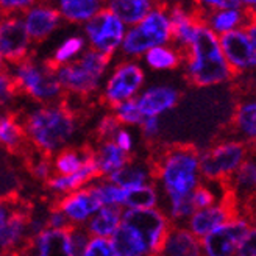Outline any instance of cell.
<instances>
[{"instance_id":"obj_1","label":"cell","mask_w":256,"mask_h":256,"mask_svg":"<svg viewBox=\"0 0 256 256\" xmlns=\"http://www.w3.org/2000/svg\"><path fill=\"white\" fill-rule=\"evenodd\" d=\"M19 118L28 144L47 156L66 148L76 132V111L64 98L40 105Z\"/></svg>"},{"instance_id":"obj_2","label":"cell","mask_w":256,"mask_h":256,"mask_svg":"<svg viewBox=\"0 0 256 256\" xmlns=\"http://www.w3.org/2000/svg\"><path fill=\"white\" fill-rule=\"evenodd\" d=\"M198 155L200 152L190 146H172L150 162L153 180L160 184L166 202L189 197L203 182Z\"/></svg>"},{"instance_id":"obj_3","label":"cell","mask_w":256,"mask_h":256,"mask_svg":"<svg viewBox=\"0 0 256 256\" xmlns=\"http://www.w3.org/2000/svg\"><path fill=\"white\" fill-rule=\"evenodd\" d=\"M183 66L188 80L198 88L222 84L234 76L222 55L219 36L203 22L198 25L194 40L184 52Z\"/></svg>"},{"instance_id":"obj_4","label":"cell","mask_w":256,"mask_h":256,"mask_svg":"<svg viewBox=\"0 0 256 256\" xmlns=\"http://www.w3.org/2000/svg\"><path fill=\"white\" fill-rule=\"evenodd\" d=\"M16 88V92L25 94L40 105L56 104L62 98V89L56 74L47 61H36L33 56L25 58L14 66L5 68Z\"/></svg>"},{"instance_id":"obj_5","label":"cell","mask_w":256,"mask_h":256,"mask_svg":"<svg viewBox=\"0 0 256 256\" xmlns=\"http://www.w3.org/2000/svg\"><path fill=\"white\" fill-rule=\"evenodd\" d=\"M111 58L88 48L75 61L60 66L55 74L62 89L76 98H89L96 94L108 70Z\"/></svg>"},{"instance_id":"obj_6","label":"cell","mask_w":256,"mask_h":256,"mask_svg":"<svg viewBox=\"0 0 256 256\" xmlns=\"http://www.w3.org/2000/svg\"><path fill=\"white\" fill-rule=\"evenodd\" d=\"M172 30L166 5H153L148 14L124 36L120 54L126 60L144 56L150 48L170 44Z\"/></svg>"},{"instance_id":"obj_7","label":"cell","mask_w":256,"mask_h":256,"mask_svg":"<svg viewBox=\"0 0 256 256\" xmlns=\"http://www.w3.org/2000/svg\"><path fill=\"white\" fill-rule=\"evenodd\" d=\"M248 158V147L240 139L220 140L200 152V175L208 183L225 184L239 166Z\"/></svg>"},{"instance_id":"obj_8","label":"cell","mask_w":256,"mask_h":256,"mask_svg":"<svg viewBox=\"0 0 256 256\" xmlns=\"http://www.w3.org/2000/svg\"><path fill=\"white\" fill-rule=\"evenodd\" d=\"M146 83V72L134 60H124L112 69L102 92V102L111 110L122 102L138 97Z\"/></svg>"},{"instance_id":"obj_9","label":"cell","mask_w":256,"mask_h":256,"mask_svg":"<svg viewBox=\"0 0 256 256\" xmlns=\"http://www.w3.org/2000/svg\"><path fill=\"white\" fill-rule=\"evenodd\" d=\"M144 240L152 256H156L164 238L172 226L169 217L161 208L152 210H125L122 212V222Z\"/></svg>"},{"instance_id":"obj_10","label":"cell","mask_w":256,"mask_h":256,"mask_svg":"<svg viewBox=\"0 0 256 256\" xmlns=\"http://www.w3.org/2000/svg\"><path fill=\"white\" fill-rule=\"evenodd\" d=\"M83 30L88 38L91 48L96 52L112 58L122 46L125 36V25L104 6L97 14L83 24Z\"/></svg>"},{"instance_id":"obj_11","label":"cell","mask_w":256,"mask_h":256,"mask_svg":"<svg viewBox=\"0 0 256 256\" xmlns=\"http://www.w3.org/2000/svg\"><path fill=\"white\" fill-rule=\"evenodd\" d=\"M253 219L238 212L222 226L202 239L203 256H236L238 247L250 232Z\"/></svg>"},{"instance_id":"obj_12","label":"cell","mask_w":256,"mask_h":256,"mask_svg":"<svg viewBox=\"0 0 256 256\" xmlns=\"http://www.w3.org/2000/svg\"><path fill=\"white\" fill-rule=\"evenodd\" d=\"M32 40L25 28L22 14H0V56L8 64L24 61L30 56Z\"/></svg>"},{"instance_id":"obj_13","label":"cell","mask_w":256,"mask_h":256,"mask_svg":"<svg viewBox=\"0 0 256 256\" xmlns=\"http://www.w3.org/2000/svg\"><path fill=\"white\" fill-rule=\"evenodd\" d=\"M52 206L62 212L70 225H86L89 219L104 206L94 184H88L68 196L58 197Z\"/></svg>"},{"instance_id":"obj_14","label":"cell","mask_w":256,"mask_h":256,"mask_svg":"<svg viewBox=\"0 0 256 256\" xmlns=\"http://www.w3.org/2000/svg\"><path fill=\"white\" fill-rule=\"evenodd\" d=\"M236 214V202L228 196L208 208L197 210L189 217L184 225L192 234L202 240L204 236H208L214 230L222 226Z\"/></svg>"},{"instance_id":"obj_15","label":"cell","mask_w":256,"mask_h":256,"mask_svg":"<svg viewBox=\"0 0 256 256\" xmlns=\"http://www.w3.org/2000/svg\"><path fill=\"white\" fill-rule=\"evenodd\" d=\"M222 55L233 74H244L256 69V55L244 28L219 36Z\"/></svg>"},{"instance_id":"obj_16","label":"cell","mask_w":256,"mask_h":256,"mask_svg":"<svg viewBox=\"0 0 256 256\" xmlns=\"http://www.w3.org/2000/svg\"><path fill=\"white\" fill-rule=\"evenodd\" d=\"M168 12L172 30L170 44L184 54L194 40L198 25L202 24L200 12L197 6H186L182 4L168 6Z\"/></svg>"},{"instance_id":"obj_17","label":"cell","mask_w":256,"mask_h":256,"mask_svg":"<svg viewBox=\"0 0 256 256\" xmlns=\"http://www.w3.org/2000/svg\"><path fill=\"white\" fill-rule=\"evenodd\" d=\"M20 253H27V256H74L69 228L44 230L41 234L25 242Z\"/></svg>"},{"instance_id":"obj_18","label":"cell","mask_w":256,"mask_h":256,"mask_svg":"<svg viewBox=\"0 0 256 256\" xmlns=\"http://www.w3.org/2000/svg\"><path fill=\"white\" fill-rule=\"evenodd\" d=\"M180 100L178 89L169 84H155L144 89L136 97V104L144 118H160L170 111Z\"/></svg>"},{"instance_id":"obj_19","label":"cell","mask_w":256,"mask_h":256,"mask_svg":"<svg viewBox=\"0 0 256 256\" xmlns=\"http://www.w3.org/2000/svg\"><path fill=\"white\" fill-rule=\"evenodd\" d=\"M25 28L32 41L41 42L52 34L61 22V16L55 6L50 5H32L27 11L22 12Z\"/></svg>"},{"instance_id":"obj_20","label":"cell","mask_w":256,"mask_h":256,"mask_svg":"<svg viewBox=\"0 0 256 256\" xmlns=\"http://www.w3.org/2000/svg\"><path fill=\"white\" fill-rule=\"evenodd\" d=\"M156 256H203L202 240L186 225H172Z\"/></svg>"},{"instance_id":"obj_21","label":"cell","mask_w":256,"mask_h":256,"mask_svg":"<svg viewBox=\"0 0 256 256\" xmlns=\"http://www.w3.org/2000/svg\"><path fill=\"white\" fill-rule=\"evenodd\" d=\"M198 12L202 22L217 36L244 28L247 22L252 19L246 5L242 8H226V10H216V11H204V12L198 11Z\"/></svg>"},{"instance_id":"obj_22","label":"cell","mask_w":256,"mask_h":256,"mask_svg":"<svg viewBox=\"0 0 256 256\" xmlns=\"http://www.w3.org/2000/svg\"><path fill=\"white\" fill-rule=\"evenodd\" d=\"M96 180H100V176H98V170H97V166L92 156L78 172H75L72 175H62V176L52 175L46 182V184L50 190H54L58 197H62L88 186L89 183H92Z\"/></svg>"},{"instance_id":"obj_23","label":"cell","mask_w":256,"mask_h":256,"mask_svg":"<svg viewBox=\"0 0 256 256\" xmlns=\"http://www.w3.org/2000/svg\"><path fill=\"white\" fill-rule=\"evenodd\" d=\"M228 196L236 200L256 197V156H250L239 166V169L225 183Z\"/></svg>"},{"instance_id":"obj_24","label":"cell","mask_w":256,"mask_h":256,"mask_svg":"<svg viewBox=\"0 0 256 256\" xmlns=\"http://www.w3.org/2000/svg\"><path fill=\"white\" fill-rule=\"evenodd\" d=\"M106 180H110L112 184L118 188L128 190L133 188L144 186L153 182V170L150 164H142L134 160H130L124 168L111 174Z\"/></svg>"},{"instance_id":"obj_25","label":"cell","mask_w":256,"mask_h":256,"mask_svg":"<svg viewBox=\"0 0 256 256\" xmlns=\"http://www.w3.org/2000/svg\"><path fill=\"white\" fill-rule=\"evenodd\" d=\"M130 160L132 156L124 150H120L112 140L100 142L97 148H94V161L100 178H108L111 174L124 168Z\"/></svg>"},{"instance_id":"obj_26","label":"cell","mask_w":256,"mask_h":256,"mask_svg":"<svg viewBox=\"0 0 256 256\" xmlns=\"http://www.w3.org/2000/svg\"><path fill=\"white\" fill-rule=\"evenodd\" d=\"M122 212L124 210L120 206H102L89 219L84 228L91 238L110 239L122 222Z\"/></svg>"},{"instance_id":"obj_27","label":"cell","mask_w":256,"mask_h":256,"mask_svg":"<svg viewBox=\"0 0 256 256\" xmlns=\"http://www.w3.org/2000/svg\"><path fill=\"white\" fill-rule=\"evenodd\" d=\"M28 146L20 118L14 112L0 114V147L8 152H22Z\"/></svg>"},{"instance_id":"obj_28","label":"cell","mask_w":256,"mask_h":256,"mask_svg":"<svg viewBox=\"0 0 256 256\" xmlns=\"http://www.w3.org/2000/svg\"><path fill=\"white\" fill-rule=\"evenodd\" d=\"M94 156V148L92 147H70V148H62L56 153V156L52 161V169L54 175H72L78 172L83 166Z\"/></svg>"},{"instance_id":"obj_29","label":"cell","mask_w":256,"mask_h":256,"mask_svg":"<svg viewBox=\"0 0 256 256\" xmlns=\"http://www.w3.org/2000/svg\"><path fill=\"white\" fill-rule=\"evenodd\" d=\"M110 246L116 256H152L144 240L124 224L110 238Z\"/></svg>"},{"instance_id":"obj_30","label":"cell","mask_w":256,"mask_h":256,"mask_svg":"<svg viewBox=\"0 0 256 256\" xmlns=\"http://www.w3.org/2000/svg\"><path fill=\"white\" fill-rule=\"evenodd\" d=\"M106 8L124 25L134 27L148 14L150 10L153 8V4L148 2V0H112Z\"/></svg>"},{"instance_id":"obj_31","label":"cell","mask_w":256,"mask_h":256,"mask_svg":"<svg viewBox=\"0 0 256 256\" xmlns=\"http://www.w3.org/2000/svg\"><path fill=\"white\" fill-rule=\"evenodd\" d=\"M184 54L172 44L150 48L144 55V61L152 70H175L183 64Z\"/></svg>"},{"instance_id":"obj_32","label":"cell","mask_w":256,"mask_h":256,"mask_svg":"<svg viewBox=\"0 0 256 256\" xmlns=\"http://www.w3.org/2000/svg\"><path fill=\"white\" fill-rule=\"evenodd\" d=\"M104 8L97 0H61L58 4V12L61 19L72 24H86Z\"/></svg>"},{"instance_id":"obj_33","label":"cell","mask_w":256,"mask_h":256,"mask_svg":"<svg viewBox=\"0 0 256 256\" xmlns=\"http://www.w3.org/2000/svg\"><path fill=\"white\" fill-rule=\"evenodd\" d=\"M234 126L239 139L244 142L256 140V98L240 102L234 111Z\"/></svg>"},{"instance_id":"obj_34","label":"cell","mask_w":256,"mask_h":256,"mask_svg":"<svg viewBox=\"0 0 256 256\" xmlns=\"http://www.w3.org/2000/svg\"><path fill=\"white\" fill-rule=\"evenodd\" d=\"M160 198H161V196H160V189H158L156 183H148V184H144V186L125 190L122 208L124 206L126 210H152V208H158Z\"/></svg>"},{"instance_id":"obj_35","label":"cell","mask_w":256,"mask_h":256,"mask_svg":"<svg viewBox=\"0 0 256 256\" xmlns=\"http://www.w3.org/2000/svg\"><path fill=\"white\" fill-rule=\"evenodd\" d=\"M84 46H86V40L83 36H80V34L70 36L68 40H64L56 47L54 55L46 61L48 62V66H52L54 69H58L60 66L69 64L78 58L84 52Z\"/></svg>"},{"instance_id":"obj_36","label":"cell","mask_w":256,"mask_h":256,"mask_svg":"<svg viewBox=\"0 0 256 256\" xmlns=\"http://www.w3.org/2000/svg\"><path fill=\"white\" fill-rule=\"evenodd\" d=\"M111 112L114 114V118L118 119V122L120 125H132V126H139L144 120V116L140 114L136 98L122 102L118 106H114L111 110Z\"/></svg>"},{"instance_id":"obj_37","label":"cell","mask_w":256,"mask_h":256,"mask_svg":"<svg viewBox=\"0 0 256 256\" xmlns=\"http://www.w3.org/2000/svg\"><path fill=\"white\" fill-rule=\"evenodd\" d=\"M96 190L98 194V198L104 206H120L124 202V194L125 190L118 188L116 184H112L106 178H102L97 183H94Z\"/></svg>"},{"instance_id":"obj_38","label":"cell","mask_w":256,"mask_h":256,"mask_svg":"<svg viewBox=\"0 0 256 256\" xmlns=\"http://www.w3.org/2000/svg\"><path fill=\"white\" fill-rule=\"evenodd\" d=\"M120 128H122V125L118 122L116 118H114L112 112L105 114V116L102 118L96 125V132L94 133H96L97 142L100 144V142H105V140H112Z\"/></svg>"},{"instance_id":"obj_39","label":"cell","mask_w":256,"mask_h":256,"mask_svg":"<svg viewBox=\"0 0 256 256\" xmlns=\"http://www.w3.org/2000/svg\"><path fill=\"white\" fill-rule=\"evenodd\" d=\"M69 239L74 256H82L84 248L88 247L91 236H89L84 225H70L69 226Z\"/></svg>"},{"instance_id":"obj_40","label":"cell","mask_w":256,"mask_h":256,"mask_svg":"<svg viewBox=\"0 0 256 256\" xmlns=\"http://www.w3.org/2000/svg\"><path fill=\"white\" fill-rule=\"evenodd\" d=\"M20 204H22V202H19L16 196L0 197V233H2V230L5 228L8 220L12 217V214L19 210Z\"/></svg>"},{"instance_id":"obj_41","label":"cell","mask_w":256,"mask_h":256,"mask_svg":"<svg viewBox=\"0 0 256 256\" xmlns=\"http://www.w3.org/2000/svg\"><path fill=\"white\" fill-rule=\"evenodd\" d=\"M82 256H116V254H114L108 239L91 238Z\"/></svg>"},{"instance_id":"obj_42","label":"cell","mask_w":256,"mask_h":256,"mask_svg":"<svg viewBox=\"0 0 256 256\" xmlns=\"http://www.w3.org/2000/svg\"><path fill=\"white\" fill-rule=\"evenodd\" d=\"M236 256H256V220L253 222L247 236L239 244Z\"/></svg>"},{"instance_id":"obj_43","label":"cell","mask_w":256,"mask_h":256,"mask_svg":"<svg viewBox=\"0 0 256 256\" xmlns=\"http://www.w3.org/2000/svg\"><path fill=\"white\" fill-rule=\"evenodd\" d=\"M16 94V88L12 84L10 75L6 74V70H4V74H0V108L6 105Z\"/></svg>"},{"instance_id":"obj_44","label":"cell","mask_w":256,"mask_h":256,"mask_svg":"<svg viewBox=\"0 0 256 256\" xmlns=\"http://www.w3.org/2000/svg\"><path fill=\"white\" fill-rule=\"evenodd\" d=\"M112 142L116 144L120 150H124L125 153H130L133 152V147H134V139H133V134L126 130V128H120V130L116 133V136H114Z\"/></svg>"},{"instance_id":"obj_45","label":"cell","mask_w":256,"mask_h":256,"mask_svg":"<svg viewBox=\"0 0 256 256\" xmlns=\"http://www.w3.org/2000/svg\"><path fill=\"white\" fill-rule=\"evenodd\" d=\"M140 126V133L147 140H153L158 134H160V118H144Z\"/></svg>"},{"instance_id":"obj_46","label":"cell","mask_w":256,"mask_h":256,"mask_svg":"<svg viewBox=\"0 0 256 256\" xmlns=\"http://www.w3.org/2000/svg\"><path fill=\"white\" fill-rule=\"evenodd\" d=\"M244 32L250 41V46L253 48V54L256 55V19H250L244 27Z\"/></svg>"},{"instance_id":"obj_47","label":"cell","mask_w":256,"mask_h":256,"mask_svg":"<svg viewBox=\"0 0 256 256\" xmlns=\"http://www.w3.org/2000/svg\"><path fill=\"white\" fill-rule=\"evenodd\" d=\"M247 11H248V14L252 19H256V0H246L244 2Z\"/></svg>"},{"instance_id":"obj_48","label":"cell","mask_w":256,"mask_h":256,"mask_svg":"<svg viewBox=\"0 0 256 256\" xmlns=\"http://www.w3.org/2000/svg\"><path fill=\"white\" fill-rule=\"evenodd\" d=\"M4 70H5V62H4L2 56H0V74H4Z\"/></svg>"}]
</instances>
